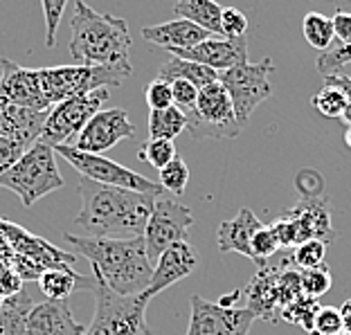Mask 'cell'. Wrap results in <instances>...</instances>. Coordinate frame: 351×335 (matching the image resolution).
Segmentation results:
<instances>
[{
    "label": "cell",
    "instance_id": "obj_7",
    "mask_svg": "<svg viewBox=\"0 0 351 335\" xmlns=\"http://www.w3.org/2000/svg\"><path fill=\"white\" fill-rule=\"evenodd\" d=\"M270 227L277 234L282 248H298L313 238H320L324 243H331L336 238L329 203L322 194H308L300 198V203L286 210Z\"/></svg>",
    "mask_w": 351,
    "mask_h": 335
},
{
    "label": "cell",
    "instance_id": "obj_29",
    "mask_svg": "<svg viewBox=\"0 0 351 335\" xmlns=\"http://www.w3.org/2000/svg\"><path fill=\"white\" fill-rule=\"evenodd\" d=\"M302 36H304L306 43L311 47H315L317 52L329 50L333 38H336V34H333V21L320 12H308L304 18H302Z\"/></svg>",
    "mask_w": 351,
    "mask_h": 335
},
{
    "label": "cell",
    "instance_id": "obj_9",
    "mask_svg": "<svg viewBox=\"0 0 351 335\" xmlns=\"http://www.w3.org/2000/svg\"><path fill=\"white\" fill-rule=\"evenodd\" d=\"M275 73L273 59H263L259 63L241 61L234 68L221 73V84L232 101L237 122L241 129H245L250 122L252 113L266 99L273 95V86H270V75Z\"/></svg>",
    "mask_w": 351,
    "mask_h": 335
},
{
    "label": "cell",
    "instance_id": "obj_22",
    "mask_svg": "<svg viewBox=\"0 0 351 335\" xmlns=\"http://www.w3.org/2000/svg\"><path fill=\"white\" fill-rule=\"evenodd\" d=\"M259 227H261V221L257 219V214H254L250 207L239 210V214L234 219L223 221L219 225V232H217L219 252L221 254L237 252V254H243V257L254 261L250 243H252L254 232H257Z\"/></svg>",
    "mask_w": 351,
    "mask_h": 335
},
{
    "label": "cell",
    "instance_id": "obj_49",
    "mask_svg": "<svg viewBox=\"0 0 351 335\" xmlns=\"http://www.w3.org/2000/svg\"><path fill=\"white\" fill-rule=\"evenodd\" d=\"M345 145L351 149V124L347 126V131H345Z\"/></svg>",
    "mask_w": 351,
    "mask_h": 335
},
{
    "label": "cell",
    "instance_id": "obj_25",
    "mask_svg": "<svg viewBox=\"0 0 351 335\" xmlns=\"http://www.w3.org/2000/svg\"><path fill=\"white\" fill-rule=\"evenodd\" d=\"M158 79H165V82H169V84L176 82V79H185V82L194 84L196 88H205L214 82H219L221 73L207 66H201V63L171 57L167 63H162L160 70H158Z\"/></svg>",
    "mask_w": 351,
    "mask_h": 335
},
{
    "label": "cell",
    "instance_id": "obj_45",
    "mask_svg": "<svg viewBox=\"0 0 351 335\" xmlns=\"http://www.w3.org/2000/svg\"><path fill=\"white\" fill-rule=\"evenodd\" d=\"M331 21H333V34H336L340 45H351V12L333 14Z\"/></svg>",
    "mask_w": 351,
    "mask_h": 335
},
{
    "label": "cell",
    "instance_id": "obj_27",
    "mask_svg": "<svg viewBox=\"0 0 351 335\" xmlns=\"http://www.w3.org/2000/svg\"><path fill=\"white\" fill-rule=\"evenodd\" d=\"M34 301L25 290L7 297L0 306V335H25V317Z\"/></svg>",
    "mask_w": 351,
    "mask_h": 335
},
{
    "label": "cell",
    "instance_id": "obj_44",
    "mask_svg": "<svg viewBox=\"0 0 351 335\" xmlns=\"http://www.w3.org/2000/svg\"><path fill=\"white\" fill-rule=\"evenodd\" d=\"M25 286V282L19 277V273L10 266V263L0 261V295L7 299V297H14V295H19Z\"/></svg>",
    "mask_w": 351,
    "mask_h": 335
},
{
    "label": "cell",
    "instance_id": "obj_36",
    "mask_svg": "<svg viewBox=\"0 0 351 335\" xmlns=\"http://www.w3.org/2000/svg\"><path fill=\"white\" fill-rule=\"evenodd\" d=\"M250 248H252V254H254V263H257L259 268H266V259L273 257V254L282 248V245H279V238L273 232V227L261 225L252 236Z\"/></svg>",
    "mask_w": 351,
    "mask_h": 335
},
{
    "label": "cell",
    "instance_id": "obj_13",
    "mask_svg": "<svg viewBox=\"0 0 351 335\" xmlns=\"http://www.w3.org/2000/svg\"><path fill=\"white\" fill-rule=\"evenodd\" d=\"M257 320L250 308L221 306L207 301L201 295L191 297V320L187 335H248Z\"/></svg>",
    "mask_w": 351,
    "mask_h": 335
},
{
    "label": "cell",
    "instance_id": "obj_18",
    "mask_svg": "<svg viewBox=\"0 0 351 335\" xmlns=\"http://www.w3.org/2000/svg\"><path fill=\"white\" fill-rule=\"evenodd\" d=\"M0 95L19 106L32 110H50V103L45 101L38 84V73L32 68H23L10 59H0Z\"/></svg>",
    "mask_w": 351,
    "mask_h": 335
},
{
    "label": "cell",
    "instance_id": "obj_41",
    "mask_svg": "<svg viewBox=\"0 0 351 335\" xmlns=\"http://www.w3.org/2000/svg\"><path fill=\"white\" fill-rule=\"evenodd\" d=\"M342 331V317L340 308L333 306H320L313 320V331L308 335H336Z\"/></svg>",
    "mask_w": 351,
    "mask_h": 335
},
{
    "label": "cell",
    "instance_id": "obj_51",
    "mask_svg": "<svg viewBox=\"0 0 351 335\" xmlns=\"http://www.w3.org/2000/svg\"><path fill=\"white\" fill-rule=\"evenodd\" d=\"M3 301H5V297H3V295H0V306H3Z\"/></svg>",
    "mask_w": 351,
    "mask_h": 335
},
{
    "label": "cell",
    "instance_id": "obj_11",
    "mask_svg": "<svg viewBox=\"0 0 351 335\" xmlns=\"http://www.w3.org/2000/svg\"><path fill=\"white\" fill-rule=\"evenodd\" d=\"M108 99V88H99V90L79 95V97L66 99L47 110L43 131L38 135L36 142H43L47 147H61L75 140L84 126L90 122L93 115H97L101 106Z\"/></svg>",
    "mask_w": 351,
    "mask_h": 335
},
{
    "label": "cell",
    "instance_id": "obj_47",
    "mask_svg": "<svg viewBox=\"0 0 351 335\" xmlns=\"http://www.w3.org/2000/svg\"><path fill=\"white\" fill-rule=\"evenodd\" d=\"M12 257H14V250H12V245H10V241L0 234V261H5V263H10L12 261Z\"/></svg>",
    "mask_w": 351,
    "mask_h": 335
},
{
    "label": "cell",
    "instance_id": "obj_21",
    "mask_svg": "<svg viewBox=\"0 0 351 335\" xmlns=\"http://www.w3.org/2000/svg\"><path fill=\"white\" fill-rule=\"evenodd\" d=\"M140 34L145 41L162 47V50H187V47H194L214 36L187 18H173L162 25H151L142 29Z\"/></svg>",
    "mask_w": 351,
    "mask_h": 335
},
{
    "label": "cell",
    "instance_id": "obj_19",
    "mask_svg": "<svg viewBox=\"0 0 351 335\" xmlns=\"http://www.w3.org/2000/svg\"><path fill=\"white\" fill-rule=\"evenodd\" d=\"M25 335H86V326L75 320L68 301L47 299L29 308Z\"/></svg>",
    "mask_w": 351,
    "mask_h": 335
},
{
    "label": "cell",
    "instance_id": "obj_3",
    "mask_svg": "<svg viewBox=\"0 0 351 335\" xmlns=\"http://www.w3.org/2000/svg\"><path fill=\"white\" fill-rule=\"evenodd\" d=\"M70 27H73V36H70L68 50L77 66L133 70L129 61L131 34L124 18L95 12L84 0H75Z\"/></svg>",
    "mask_w": 351,
    "mask_h": 335
},
{
    "label": "cell",
    "instance_id": "obj_6",
    "mask_svg": "<svg viewBox=\"0 0 351 335\" xmlns=\"http://www.w3.org/2000/svg\"><path fill=\"white\" fill-rule=\"evenodd\" d=\"M38 84L45 101L52 106L79 97V95L99 90V88H117L124 79L133 75V70L106 68V66H54L36 68Z\"/></svg>",
    "mask_w": 351,
    "mask_h": 335
},
{
    "label": "cell",
    "instance_id": "obj_34",
    "mask_svg": "<svg viewBox=\"0 0 351 335\" xmlns=\"http://www.w3.org/2000/svg\"><path fill=\"white\" fill-rule=\"evenodd\" d=\"M176 156H178V153H176V145H173V142L171 140H158V138H149L145 142V147L138 151L140 160L151 164L156 171H160L162 166L169 164Z\"/></svg>",
    "mask_w": 351,
    "mask_h": 335
},
{
    "label": "cell",
    "instance_id": "obj_31",
    "mask_svg": "<svg viewBox=\"0 0 351 335\" xmlns=\"http://www.w3.org/2000/svg\"><path fill=\"white\" fill-rule=\"evenodd\" d=\"M315 301L317 299H313V297L300 295L298 299L291 301V304L286 306L282 313H279V317H282L284 322H289V324H300L306 333H311V331H313L315 313H317V308H320V306L315 304Z\"/></svg>",
    "mask_w": 351,
    "mask_h": 335
},
{
    "label": "cell",
    "instance_id": "obj_2",
    "mask_svg": "<svg viewBox=\"0 0 351 335\" xmlns=\"http://www.w3.org/2000/svg\"><path fill=\"white\" fill-rule=\"evenodd\" d=\"M63 238L93 263V275L101 279L117 295H142L154 275V261L149 259L142 236H77Z\"/></svg>",
    "mask_w": 351,
    "mask_h": 335
},
{
    "label": "cell",
    "instance_id": "obj_35",
    "mask_svg": "<svg viewBox=\"0 0 351 335\" xmlns=\"http://www.w3.org/2000/svg\"><path fill=\"white\" fill-rule=\"evenodd\" d=\"M349 63H351V45H336L317 54L315 70L320 75L329 77V75H336L338 70H342L345 66H349Z\"/></svg>",
    "mask_w": 351,
    "mask_h": 335
},
{
    "label": "cell",
    "instance_id": "obj_32",
    "mask_svg": "<svg viewBox=\"0 0 351 335\" xmlns=\"http://www.w3.org/2000/svg\"><path fill=\"white\" fill-rule=\"evenodd\" d=\"M158 173H160V182H158V185L162 187V191H169L173 196L185 194V189L189 185V166L180 156H176L173 160L167 166H162Z\"/></svg>",
    "mask_w": 351,
    "mask_h": 335
},
{
    "label": "cell",
    "instance_id": "obj_8",
    "mask_svg": "<svg viewBox=\"0 0 351 335\" xmlns=\"http://www.w3.org/2000/svg\"><path fill=\"white\" fill-rule=\"evenodd\" d=\"M187 133L196 140H232L241 133L226 86L214 82L198 90L196 106L185 113Z\"/></svg>",
    "mask_w": 351,
    "mask_h": 335
},
{
    "label": "cell",
    "instance_id": "obj_20",
    "mask_svg": "<svg viewBox=\"0 0 351 335\" xmlns=\"http://www.w3.org/2000/svg\"><path fill=\"white\" fill-rule=\"evenodd\" d=\"M47 110H32L19 106L0 95V135L19 140L23 145L32 147L43 131Z\"/></svg>",
    "mask_w": 351,
    "mask_h": 335
},
{
    "label": "cell",
    "instance_id": "obj_10",
    "mask_svg": "<svg viewBox=\"0 0 351 335\" xmlns=\"http://www.w3.org/2000/svg\"><path fill=\"white\" fill-rule=\"evenodd\" d=\"M54 153L61 156L63 160H68V164H73L75 169L82 173V178L101 182V185H110V187L140 191V194H154V196L165 194L158 182L149 180L147 175H142V173L131 171L129 166L117 164L115 160H108L106 156L86 153V151H79L73 145L54 147Z\"/></svg>",
    "mask_w": 351,
    "mask_h": 335
},
{
    "label": "cell",
    "instance_id": "obj_14",
    "mask_svg": "<svg viewBox=\"0 0 351 335\" xmlns=\"http://www.w3.org/2000/svg\"><path fill=\"white\" fill-rule=\"evenodd\" d=\"M135 135V126L124 108H106L90 117L84 131L77 135V149L86 153L104 156V151L113 149L117 142L129 140Z\"/></svg>",
    "mask_w": 351,
    "mask_h": 335
},
{
    "label": "cell",
    "instance_id": "obj_30",
    "mask_svg": "<svg viewBox=\"0 0 351 335\" xmlns=\"http://www.w3.org/2000/svg\"><path fill=\"white\" fill-rule=\"evenodd\" d=\"M311 106H313L322 117L338 119L345 115V110H347V97L340 88L324 84V88H320V90L311 97Z\"/></svg>",
    "mask_w": 351,
    "mask_h": 335
},
{
    "label": "cell",
    "instance_id": "obj_26",
    "mask_svg": "<svg viewBox=\"0 0 351 335\" xmlns=\"http://www.w3.org/2000/svg\"><path fill=\"white\" fill-rule=\"evenodd\" d=\"M173 14L201 25L214 36H221V14L223 7L217 0H176Z\"/></svg>",
    "mask_w": 351,
    "mask_h": 335
},
{
    "label": "cell",
    "instance_id": "obj_24",
    "mask_svg": "<svg viewBox=\"0 0 351 335\" xmlns=\"http://www.w3.org/2000/svg\"><path fill=\"white\" fill-rule=\"evenodd\" d=\"M38 286L47 299L54 301H66L73 293L79 290H95L97 286V279L93 277H84L79 275L75 268L70 266H61V268H47L45 273L38 279Z\"/></svg>",
    "mask_w": 351,
    "mask_h": 335
},
{
    "label": "cell",
    "instance_id": "obj_15",
    "mask_svg": "<svg viewBox=\"0 0 351 335\" xmlns=\"http://www.w3.org/2000/svg\"><path fill=\"white\" fill-rule=\"evenodd\" d=\"M0 234L10 241L14 254H21V257H27L32 261L41 263L45 270L61 268V266H75V261H77L73 252H66L57 248V245L47 243L45 238L27 232L25 227L16 225L12 221L0 219Z\"/></svg>",
    "mask_w": 351,
    "mask_h": 335
},
{
    "label": "cell",
    "instance_id": "obj_1",
    "mask_svg": "<svg viewBox=\"0 0 351 335\" xmlns=\"http://www.w3.org/2000/svg\"><path fill=\"white\" fill-rule=\"evenodd\" d=\"M79 196L82 210L75 223L90 236H142L158 198L154 194L101 185L88 178L79 180Z\"/></svg>",
    "mask_w": 351,
    "mask_h": 335
},
{
    "label": "cell",
    "instance_id": "obj_33",
    "mask_svg": "<svg viewBox=\"0 0 351 335\" xmlns=\"http://www.w3.org/2000/svg\"><path fill=\"white\" fill-rule=\"evenodd\" d=\"M300 279H302V295L313 297V299L322 297L324 293H329L333 284L331 270L326 263H320V266H315V268L300 270Z\"/></svg>",
    "mask_w": 351,
    "mask_h": 335
},
{
    "label": "cell",
    "instance_id": "obj_40",
    "mask_svg": "<svg viewBox=\"0 0 351 335\" xmlns=\"http://www.w3.org/2000/svg\"><path fill=\"white\" fill-rule=\"evenodd\" d=\"M145 99L149 110H165L173 106V92H171V84L165 82V79H154L147 88H145Z\"/></svg>",
    "mask_w": 351,
    "mask_h": 335
},
{
    "label": "cell",
    "instance_id": "obj_17",
    "mask_svg": "<svg viewBox=\"0 0 351 335\" xmlns=\"http://www.w3.org/2000/svg\"><path fill=\"white\" fill-rule=\"evenodd\" d=\"M196 263H198L196 252L191 250V245L187 241L169 245L154 263V275H151V282L147 286V290L142 293V297L151 301L158 293H162L176 282L189 277L196 270Z\"/></svg>",
    "mask_w": 351,
    "mask_h": 335
},
{
    "label": "cell",
    "instance_id": "obj_4",
    "mask_svg": "<svg viewBox=\"0 0 351 335\" xmlns=\"http://www.w3.org/2000/svg\"><path fill=\"white\" fill-rule=\"evenodd\" d=\"M0 187L14 191L25 207H32L43 196L61 189L63 175L54 149L43 142H34L19 162L0 173Z\"/></svg>",
    "mask_w": 351,
    "mask_h": 335
},
{
    "label": "cell",
    "instance_id": "obj_43",
    "mask_svg": "<svg viewBox=\"0 0 351 335\" xmlns=\"http://www.w3.org/2000/svg\"><path fill=\"white\" fill-rule=\"evenodd\" d=\"M27 149L29 147L23 145V142L0 135V173H5L10 166H14L16 162H19Z\"/></svg>",
    "mask_w": 351,
    "mask_h": 335
},
{
    "label": "cell",
    "instance_id": "obj_52",
    "mask_svg": "<svg viewBox=\"0 0 351 335\" xmlns=\"http://www.w3.org/2000/svg\"><path fill=\"white\" fill-rule=\"evenodd\" d=\"M336 3H340V0H336Z\"/></svg>",
    "mask_w": 351,
    "mask_h": 335
},
{
    "label": "cell",
    "instance_id": "obj_50",
    "mask_svg": "<svg viewBox=\"0 0 351 335\" xmlns=\"http://www.w3.org/2000/svg\"><path fill=\"white\" fill-rule=\"evenodd\" d=\"M336 335H349L347 331H340V333H336Z\"/></svg>",
    "mask_w": 351,
    "mask_h": 335
},
{
    "label": "cell",
    "instance_id": "obj_38",
    "mask_svg": "<svg viewBox=\"0 0 351 335\" xmlns=\"http://www.w3.org/2000/svg\"><path fill=\"white\" fill-rule=\"evenodd\" d=\"M324 254H326V243L320 241V238H313V241L302 243L293 250V263L300 270L315 268L324 263Z\"/></svg>",
    "mask_w": 351,
    "mask_h": 335
},
{
    "label": "cell",
    "instance_id": "obj_48",
    "mask_svg": "<svg viewBox=\"0 0 351 335\" xmlns=\"http://www.w3.org/2000/svg\"><path fill=\"white\" fill-rule=\"evenodd\" d=\"M239 295H241V290H234L232 295H226V297H223V299L219 301V304H221V306H232L234 301L239 299Z\"/></svg>",
    "mask_w": 351,
    "mask_h": 335
},
{
    "label": "cell",
    "instance_id": "obj_42",
    "mask_svg": "<svg viewBox=\"0 0 351 335\" xmlns=\"http://www.w3.org/2000/svg\"><path fill=\"white\" fill-rule=\"evenodd\" d=\"M198 90H201V88H196L194 84L185 82V79H176V82H171L173 106L178 110H182V113H189V110L196 106Z\"/></svg>",
    "mask_w": 351,
    "mask_h": 335
},
{
    "label": "cell",
    "instance_id": "obj_23",
    "mask_svg": "<svg viewBox=\"0 0 351 335\" xmlns=\"http://www.w3.org/2000/svg\"><path fill=\"white\" fill-rule=\"evenodd\" d=\"M245 297H248L245 308H250L254 317L275 324L279 320V313H282L277 297V268H261L245 288Z\"/></svg>",
    "mask_w": 351,
    "mask_h": 335
},
{
    "label": "cell",
    "instance_id": "obj_5",
    "mask_svg": "<svg viewBox=\"0 0 351 335\" xmlns=\"http://www.w3.org/2000/svg\"><path fill=\"white\" fill-rule=\"evenodd\" d=\"M93 293L97 304L86 335H154L147 324L149 299L142 295H117L101 279Z\"/></svg>",
    "mask_w": 351,
    "mask_h": 335
},
{
    "label": "cell",
    "instance_id": "obj_46",
    "mask_svg": "<svg viewBox=\"0 0 351 335\" xmlns=\"http://www.w3.org/2000/svg\"><path fill=\"white\" fill-rule=\"evenodd\" d=\"M340 317H342V331H347L351 335V299H347L340 306Z\"/></svg>",
    "mask_w": 351,
    "mask_h": 335
},
{
    "label": "cell",
    "instance_id": "obj_16",
    "mask_svg": "<svg viewBox=\"0 0 351 335\" xmlns=\"http://www.w3.org/2000/svg\"><path fill=\"white\" fill-rule=\"evenodd\" d=\"M171 52V57L187 59L194 63H201L217 73H226V70L234 68L237 63L248 61V38H223V36H212L207 41L198 43L187 50H167Z\"/></svg>",
    "mask_w": 351,
    "mask_h": 335
},
{
    "label": "cell",
    "instance_id": "obj_37",
    "mask_svg": "<svg viewBox=\"0 0 351 335\" xmlns=\"http://www.w3.org/2000/svg\"><path fill=\"white\" fill-rule=\"evenodd\" d=\"M70 0H41L43 7V18H45V47L57 45V29L61 25L63 12H66Z\"/></svg>",
    "mask_w": 351,
    "mask_h": 335
},
{
    "label": "cell",
    "instance_id": "obj_12",
    "mask_svg": "<svg viewBox=\"0 0 351 335\" xmlns=\"http://www.w3.org/2000/svg\"><path fill=\"white\" fill-rule=\"evenodd\" d=\"M194 225V212L178 201H171L165 194L156 198L154 212L147 221L145 227V245L151 261H158V257L173 243L187 241L189 227Z\"/></svg>",
    "mask_w": 351,
    "mask_h": 335
},
{
    "label": "cell",
    "instance_id": "obj_39",
    "mask_svg": "<svg viewBox=\"0 0 351 335\" xmlns=\"http://www.w3.org/2000/svg\"><path fill=\"white\" fill-rule=\"evenodd\" d=\"M248 32V16L237 7H223L221 14V36L223 38H243Z\"/></svg>",
    "mask_w": 351,
    "mask_h": 335
},
{
    "label": "cell",
    "instance_id": "obj_28",
    "mask_svg": "<svg viewBox=\"0 0 351 335\" xmlns=\"http://www.w3.org/2000/svg\"><path fill=\"white\" fill-rule=\"evenodd\" d=\"M187 129V117L176 106L165 110H149V135L158 140H176Z\"/></svg>",
    "mask_w": 351,
    "mask_h": 335
}]
</instances>
